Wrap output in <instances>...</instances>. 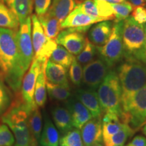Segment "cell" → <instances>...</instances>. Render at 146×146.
<instances>
[{
	"mask_svg": "<svg viewBox=\"0 0 146 146\" xmlns=\"http://www.w3.org/2000/svg\"><path fill=\"white\" fill-rule=\"evenodd\" d=\"M132 12L131 16L137 23L141 25L146 23V8H144L143 5L136 6Z\"/></svg>",
	"mask_w": 146,
	"mask_h": 146,
	"instance_id": "obj_41",
	"label": "cell"
},
{
	"mask_svg": "<svg viewBox=\"0 0 146 146\" xmlns=\"http://www.w3.org/2000/svg\"><path fill=\"white\" fill-rule=\"evenodd\" d=\"M66 105L70 113L72 126L74 128L81 129L87 121L93 118L89 110L77 99H68Z\"/></svg>",
	"mask_w": 146,
	"mask_h": 146,
	"instance_id": "obj_13",
	"label": "cell"
},
{
	"mask_svg": "<svg viewBox=\"0 0 146 146\" xmlns=\"http://www.w3.org/2000/svg\"><path fill=\"white\" fill-rule=\"evenodd\" d=\"M79 5L81 10L85 14H88L91 17L100 20V21H104V20L100 18L99 15H98V10H97L96 3L94 1H93V0H84L83 2L79 3Z\"/></svg>",
	"mask_w": 146,
	"mask_h": 146,
	"instance_id": "obj_39",
	"label": "cell"
},
{
	"mask_svg": "<svg viewBox=\"0 0 146 146\" xmlns=\"http://www.w3.org/2000/svg\"><path fill=\"white\" fill-rule=\"evenodd\" d=\"M46 64L43 65L36 78L34 91V101L39 108L44 107L47 100L46 77L45 70Z\"/></svg>",
	"mask_w": 146,
	"mask_h": 146,
	"instance_id": "obj_24",
	"label": "cell"
},
{
	"mask_svg": "<svg viewBox=\"0 0 146 146\" xmlns=\"http://www.w3.org/2000/svg\"><path fill=\"white\" fill-rule=\"evenodd\" d=\"M47 62H42L34 58L29 69L23 76L21 85V95L23 101L27 106L33 110L37 106L34 101V91L37 76L43 65L46 64Z\"/></svg>",
	"mask_w": 146,
	"mask_h": 146,
	"instance_id": "obj_10",
	"label": "cell"
},
{
	"mask_svg": "<svg viewBox=\"0 0 146 146\" xmlns=\"http://www.w3.org/2000/svg\"><path fill=\"white\" fill-rule=\"evenodd\" d=\"M58 43H56V40L48 39L46 43L43 45L41 50L37 54L34 56V58L41 60L42 62H47L52 52L57 47Z\"/></svg>",
	"mask_w": 146,
	"mask_h": 146,
	"instance_id": "obj_37",
	"label": "cell"
},
{
	"mask_svg": "<svg viewBox=\"0 0 146 146\" xmlns=\"http://www.w3.org/2000/svg\"><path fill=\"white\" fill-rule=\"evenodd\" d=\"M117 74L122 89L123 107L135 93L146 85V64L135 59L127 60L118 68Z\"/></svg>",
	"mask_w": 146,
	"mask_h": 146,
	"instance_id": "obj_3",
	"label": "cell"
},
{
	"mask_svg": "<svg viewBox=\"0 0 146 146\" xmlns=\"http://www.w3.org/2000/svg\"><path fill=\"white\" fill-rule=\"evenodd\" d=\"M69 69V76L72 83L76 86L81 85L83 79V69L82 66L76 58L74 57Z\"/></svg>",
	"mask_w": 146,
	"mask_h": 146,
	"instance_id": "obj_36",
	"label": "cell"
},
{
	"mask_svg": "<svg viewBox=\"0 0 146 146\" xmlns=\"http://www.w3.org/2000/svg\"><path fill=\"white\" fill-rule=\"evenodd\" d=\"M0 126H1V121H0Z\"/></svg>",
	"mask_w": 146,
	"mask_h": 146,
	"instance_id": "obj_50",
	"label": "cell"
},
{
	"mask_svg": "<svg viewBox=\"0 0 146 146\" xmlns=\"http://www.w3.org/2000/svg\"><path fill=\"white\" fill-rule=\"evenodd\" d=\"M46 81L56 85L69 87L66 68L62 66L48 60L45 70Z\"/></svg>",
	"mask_w": 146,
	"mask_h": 146,
	"instance_id": "obj_17",
	"label": "cell"
},
{
	"mask_svg": "<svg viewBox=\"0 0 146 146\" xmlns=\"http://www.w3.org/2000/svg\"><path fill=\"white\" fill-rule=\"evenodd\" d=\"M91 27V25L66 28L56 36V43L63 46L71 54L77 56L85 46L87 40L85 35Z\"/></svg>",
	"mask_w": 146,
	"mask_h": 146,
	"instance_id": "obj_9",
	"label": "cell"
},
{
	"mask_svg": "<svg viewBox=\"0 0 146 146\" xmlns=\"http://www.w3.org/2000/svg\"><path fill=\"white\" fill-rule=\"evenodd\" d=\"M143 27H144V29H146V23L145 24V25H143Z\"/></svg>",
	"mask_w": 146,
	"mask_h": 146,
	"instance_id": "obj_48",
	"label": "cell"
},
{
	"mask_svg": "<svg viewBox=\"0 0 146 146\" xmlns=\"http://www.w3.org/2000/svg\"><path fill=\"white\" fill-rule=\"evenodd\" d=\"M31 23L33 25V46L35 56L39 52L42 47L46 43L48 39L45 35L44 31L39 21V18L36 14H33L31 16Z\"/></svg>",
	"mask_w": 146,
	"mask_h": 146,
	"instance_id": "obj_25",
	"label": "cell"
},
{
	"mask_svg": "<svg viewBox=\"0 0 146 146\" xmlns=\"http://www.w3.org/2000/svg\"><path fill=\"white\" fill-rule=\"evenodd\" d=\"M122 89L120 80L116 71H108L100 85L98 96L103 113L116 114L121 120Z\"/></svg>",
	"mask_w": 146,
	"mask_h": 146,
	"instance_id": "obj_4",
	"label": "cell"
},
{
	"mask_svg": "<svg viewBox=\"0 0 146 146\" xmlns=\"http://www.w3.org/2000/svg\"><path fill=\"white\" fill-rule=\"evenodd\" d=\"M145 1H146V0H145Z\"/></svg>",
	"mask_w": 146,
	"mask_h": 146,
	"instance_id": "obj_51",
	"label": "cell"
},
{
	"mask_svg": "<svg viewBox=\"0 0 146 146\" xmlns=\"http://www.w3.org/2000/svg\"><path fill=\"white\" fill-rule=\"evenodd\" d=\"M31 111L23 101L21 93L16 95L12 106L1 117V123L13 132L15 146H37L29 130V116Z\"/></svg>",
	"mask_w": 146,
	"mask_h": 146,
	"instance_id": "obj_2",
	"label": "cell"
},
{
	"mask_svg": "<svg viewBox=\"0 0 146 146\" xmlns=\"http://www.w3.org/2000/svg\"><path fill=\"white\" fill-rule=\"evenodd\" d=\"M109 70V67L101 58L92 60L84 66L83 81L90 89L96 90L99 87Z\"/></svg>",
	"mask_w": 146,
	"mask_h": 146,
	"instance_id": "obj_11",
	"label": "cell"
},
{
	"mask_svg": "<svg viewBox=\"0 0 146 146\" xmlns=\"http://www.w3.org/2000/svg\"><path fill=\"white\" fill-rule=\"evenodd\" d=\"M95 1H96V0H95ZM103 1H106L110 3H118L123 2V1H125V0H103Z\"/></svg>",
	"mask_w": 146,
	"mask_h": 146,
	"instance_id": "obj_45",
	"label": "cell"
},
{
	"mask_svg": "<svg viewBox=\"0 0 146 146\" xmlns=\"http://www.w3.org/2000/svg\"><path fill=\"white\" fill-rule=\"evenodd\" d=\"M99 22L102 21L85 14L81 9L80 5L78 4L64 20L61 23V27L62 29H66L70 27L90 26Z\"/></svg>",
	"mask_w": 146,
	"mask_h": 146,
	"instance_id": "obj_15",
	"label": "cell"
},
{
	"mask_svg": "<svg viewBox=\"0 0 146 146\" xmlns=\"http://www.w3.org/2000/svg\"><path fill=\"white\" fill-rule=\"evenodd\" d=\"M40 144L43 146H58L60 143L59 133L50 118H46L44 127L39 139Z\"/></svg>",
	"mask_w": 146,
	"mask_h": 146,
	"instance_id": "obj_23",
	"label": "cell"
},
{
	"mask_svg": "<svg viewBox=\"0 0 146 146\" xmlns=\"http://www.w3.org/2000/svg\"><path fill=\"white\" fill-rule=\"evenodd\" d=\"M141 131H142V133H143V134L146 136V123L143 125V128H142Z\"/></svg>",
	"mask_w": 146,
	"mask_h": 146,
	"instance_id": "obj_46",
	"label": "cell"
},
{
	"mask_svg": "<svg viewBox=\"0 0 146 146\" xmlns=\"http://www.w3.org/2000/svg\"><path fill=\"white\" fill-rule=\"evenodd\" d=\"M129 1L134 7L145 5V0H129Z\"/></svg>",
	"mask_w": 146,
	"mask_h": 146,
	"instance_id": "obj_44",
	"label": "cell"
},
{
	"mask_svg": "<svg viewBox=\"0 0 146 146\" xmlns=\"http://www.w3.org/2000/svg\"><path fill=\"white\" fill-rule=\"evenodd\" d=\"M145 41V31L132 16L124 20L123 29V56L127 60L135 59L136 55L143 48Z\"/></svg>",
	"mask_w": 146,
	"mask_h": 146,
	"instance_id": "obj_6",
	"label": "cell"
},
{
	"mask_svg": "<svg viewBox=\"0 0 146 146\" xmlns=\"http://www.w3.org/2000/svg\"><path fill=\"white\" fill-rule=\"evenodd\" d=\"M52 115L56 127L62 134H65L72 129V118L67 108L55 107L52 110Z\"/></svg>",
	"mask_w": 146,
	"mask_h": 146,
	"instance_id": "obj_21",
	"label": "cell"
},
{
	"mask_svg": "<svg viewBox=\"0 0 146 146\" xmlns=\"http://www.w3.org/2000/svg\"><path fill=\"white\" fill-rule=\"evenodd\" d=\"M3 2L15 14L20 24L32 14L33 0H3Z\"/></svg>",
	"mask_w": 146,
	"mask_h": 146,
	"instance_id": "obj_18",
	"label": "cell"
},
{
	"mask_svg": "<svg viewBox=\"0 0 146 146\" xmlns=\"http://www.w3.org/2000/svg\"><path fill=\"white\" fill-rule=\"evenodd\" d=\"M61 146H83L81 131L78 129H72L64 134L60 139Z\"/></svg>",
	"mask_w": 146,
	"mask_h": 146,
	"instance_id": "obj_34",
	"label": "cell"
},
{
	"mask_svg": "<svg viewBox=\"0 0 146 146\" xmlns=\"http://www.w3.org/2000/svg\"><path fill=\"white\" fill-rule=\"evenodd\" d=\"M74 56L71 54L68 50L62 45H57L56 48L50 56V61L62 66L65 68L68 69L72 63Z\"/></svg>",
	"mask_w": 146,
	"mask_h": 146,
	"instance_id": "obj_29",
	"label": "cell"
},
{
	"mask_svg": "<svg viewBox=\"0 0 146 146\" xmlns=\"http://www.w3.org/2000/svg\"><path fill=\"white\" fill-rule=\"evenodd\" d=\"M113 146H120V145H113Z\"/></svg>",
	"mask_w": 146,
	"mask_h": 146,
	"instance_id": "obj_49",
	"label": "cell"
},
{
	"mask_svg": "<svg viewBox=\"0 0 146 146\" xmlns=\"http://www.w3.org/2000/svg\"><path fill=\"white\" fill-rule=\"evenodd\" d=\"M37 17L47 39H56L62 29L61 23L48 10L43 15Z\"/></svg>",
	"mask_w": 146,
	"mask_h": 146,
	"instance_id": "obj_22",
	"label": "cell"
},
{
	"mask_svg": "<svg viewBox=\"0 0 146 146\" xmlns=\"http://www.w3.org/2000/svg\"><path fill=\"white\" fill-rule=\"evenodd\" d=\"M20 23L15 14L0 0V27L18 30Z\"/></svg>",
	"mask_w": 146,
	"mask_h": 146,
	"instance_id": "obj_26",
	"label": "cell"
},
{
	"mask_svg": "<svg viewBox=\"0 0 146 146\" xmlns=\"http://www.w3.org/2000/svg\"><path fill=\"white\" fill-rule=\"evenodd\" d=\"M124 21L113 24L112 33L109 39L103 46L98 47L100 57L109 68L118 63L123 57V29Z\"/></svg>",
	"mask_w": 146,
	"mask_h": 146,
	"instance_id": "obj_7",
	"label": "cell"
},
{
	"mask_svg": "<svg viewBox=\"0 0 146 146\" xmlns=\"http://www.w3.org/2000/svg\"><path fill=\"white\" fill-rule=\"evenodd\" d=\"M121 121L127 123L135 131L146 123V85L133 95L122 107Z\"/></svg>",
	"mask_w": 146,
	"mask_h": 146,
	"instance_id": "obj_5",
	"label": "cell"
},
{
	"mask_svg": "<svg viewBox=\"0 0 146 146\" xmlns=\"http://www.w3.org/2000/svg\"><path fill=\"white\" fill-rule=\"evenodd\" d=\"M42 146H43V145H42Z\"/></svg>",
	"mask_w": 146,
	"mask_h": 146,
	"instance_id": "obj_52",
	"label": "cell"
},
{
	"mask_svg": "<svg viewBox=\"0 0 146 146\" xmlns=\"http://www.w3.org/2000/svg\"><path fill=\"white\" fill-rule=\"evenodd\" d=\"M29 127L33 139L38 143L42 131V116L38 106L35 108L29 114Z\"/></svg>",
	"mask_w": 146,
	"mask_h": 146,
	"instance_id": "obj_27",
	"label": "cell"
},
{
	"mask_svg": "<svg viewBox=\"0 0 146 146\" xmlns=\"http://www.w3.org/2000/svg\"><path fill=\"white\" fill-rule=\"evenodd\" d=\"M79 3L78 0H52L48 11L62 23Z\"/></svg>",
	"mask_w": 146,
	"mask_h": 146,
	"instance_id": "obj_19",
	"label": "cell"
},
{
	"mask_svg": "<svg viewBox=\"0 0 146 146\" xmlns=\"http://www.w3.org/2000/svg\"><path fill=\"white\" fill-rule=\"evenodd\" d=\"M12 90L0 78V117L10 108L15 98Z\"/></svg>",
	"mask_w": 146,
	"mask_h": 146,
	"instance_id": "obj_30",
	"label": "cell"
},
{
	"mask_svg": "<svg viewBox=\"0 0 146 146\" xmlns=\"http://www.w3.org/2000/svg\"><path fill=\"white\" fill-rule=\"evenodd\" d=\"M46 88L50 98L56 101H67L71 96L70 86L56 85L46 81Z\"/></svg>",
	"mask_w": 146,
	"mask_h": 146,
	"instance_id": "obj_31",
	"label": "cell"
},
{
	"mask_svg": "<svg viewBox=\"0 0 146 146\" xmlns=\"http://www.w3.org/2000/svg\"><path fill=\"white\" fill-rule=\"evenodd\" d=\"M114 14V23L125 20L130 15L134 6L129 1H123L118 3H112Z\"/></svg>",
	"mask_w": 146,
	"mask_h": 146,
	"instance_id": "obj_33",
	"label": "cell"
},
{
	"mask_svg": "<svg viewBox=\"0 0 146 146\" xmlns=\"http://www.w3.org/2000/svg\"><path fill=\"white\" fill-rule=\"evenodd\" d=\"M17 31L0 27V78L15 95L21 92L25 74L20 62Z\"/></svg>",
	"mask_w": 146,
	"mask_h": 146,
	"instance_id": "obj_1",
	"label": "cell"
},
{
	"mask_svg": "<svg viewBox=\"0 0 146 146\" xmlns=\"http://www.w3.org/2000/svg\"><path fill=\"white\" fill-rule=\"evenodd\" d=\"M113 23L110 21L99 22L89 29L88 39L96 46H103L111 35Z\"/></svg>",
	"mask_w": 146,
	"mask_h": 146,
	"instance_id": "obj_16",
	"label": "cell"
},
{
	"mask_svg": "<svg viewBox=\"0 0 146 146\" xmlns=\"http://www.w3.org/2000/svg\"><path fill=\"white\" fill-rule=\"evenodd\" d=\"M52 0H33L36 15L40 16L46 13L50 8Z\"/></svg>",
	"mask_w": 146,
	"mask_h": 146,
	"instance_id": "obj_40",
	"label": "cell"
},
{
	"mask_svg": "<svg viewBox=\"0 0 146 146\" xmlns=\"http://www.w3.org/2000/svg\"><path fill=\"white\" fill-rule=\"evenodd\" d=\"M97 54H98L97 46L93 44L88 39V38H87L85 47L82 50V52L77 55L76 59L81 64V65L85 66L94 60Z\"/></svg>",
	"mask_w": 146,
	"mask_h": 146,
	"instance_id": "obj_32",
	"label": "cell"
},
{
	"mask_svg": "<svg viewBox=\"0 0 146 146\" xmlns=\"http://www.w3.org/2000/svg\"><path fill=\"white\" fill-rule=\"evenodd\" d=\"M145 44H144L143 48L141 49V50L136 55L135 60H137L138 61L141 62L142 63L146 64V29H145Z\"/></svg>",
	"mask_w": 146,
	"mask_h": 146,
	"instance_id": "obj_43",
	"label": "cell"
},
{
	"mask_svg": "<svg viewBox=\"0 0 146 146\" xmlns=\"http://www.w3.org/2000/svg\"><path fill=\"white\" fill-rule=\"evenodd\" d=\"M102 123L104 142L108 141L113 135L117 133L125 124L121 121L118 115L111 112L105 113L102 119Z\"/></svg>",
	"mask_w": 146,
	"mask_h": 146,
	"instance_id": "obj_20",
	"label": "cell"
},
{
	"mask_svg": "<svg viewBox=\"0 0 146 146\" xmlns=\"http://www.w3.org/2000/svg\"><path fill=\"white\" fill-rule=\"evenodd\" d=\"M125 146H146V137L139 135Z\"/></svg>",
	"mask_w": 146,
	"mask_h": 146,
	"instance_id": "obj_42",
	"label": "cell"
},
{
	"mask_svg": "<svg viewBox=\"0 0 146 146\" xmlns=\"http://www.w3.org/2000/svg\"><path fill=\"white\" fill-rule=\"evenodd\" d=\"M31 25V18L29 17L25 22L20 24L16 34L20 62L25 72L29 70L34 58Z\"/></svg>",
	"mask_w": 146,
	"mask_h": 146,
	"instance_id": "obj_8",
	"label": "cell"
},
{
	"mask_svg": "<svg viewBox=\"0 0 146 146\" xmlns=\"http://www.w3.org/2000/svg\"><path fill=\"white\" fill-rule=\"evenodd\" d=\"M95 146H103V145H102L101 143H99V144H98V145H95Z\"/></svg>",
	"mask_w": 146,
	"mask_h": 146,
	"instance_id": "obj_47",
	"label": "cell"
},
{
	"mask_svg": "<svg viewBox=\"0 0 146 146\" xmlns=\"http://www.w3.org/2000/svg\"><path fill=\"white\" fill-rule=\"evenodd\" d=\"M15 142L14 135L5 124L0 126V146H12Z\"/></svg>",
	"mask_w": 146,
	"mask_h": 146,
	"instance_id": "obj_38",
	"label": "cell"
},
{
	"mask_svg": "<svg viewBox=\"0 0 146 146\" xmlns=\"http://www.w3.org/2000/svg\"><path fill=\"white\" fill-rule=\"evenodd\" d=\"M76 99L89 110L93 118H102L103 114L98 94L93 89H79L76 92Z\"/></svg>",
	"mask_w": 146,
	"mask_h": 146,
	"instance_id": "obj_14",
	"label": "cell"
},
{
	"mask_svg": "<svg viewBox=\"0 0 146 146\" xmlns=\"http://www.w3.org/2000/svg\"><path fill=\"white\" fill-rule=\"evenodd\" d=\"M81 137L85 146H95L103 141L102 118H91L81 128Z\"/></svg>",
	"mask_w": 146,
	"mask_h": 146,
	"instance_id": "obj_12",
	"label": "cell"
},
{
	"mask_svg": "<svg viewBox=\"0 0 146 146\" xmlns=\"http://www.w3.org/2000/svg\"><path fill=\"white\" fill-rule=\"evenodd\" d=\"M95 3L100 18H102L104 21L114 20L115 17L112 3H110L103 0H96Z\"/></svg>",
	"mask_w": 146,
	"mask_h": 146,
	"instance_id": "obj_35",
	"label": "cell"
},
{
	"mask_svg": "<svg viewBox=\"0 0 146 146\" xmlns=\"http://www.w3.org/2000/svg\"><path fill=\"white\" fill-rule=\"evenodd\" d=\"M135 133L133 129L128 124L125 123L122 129H120L117 133L111 137L108 140L104 142L106 146L120 145L124 146V144L127 139Z\"/></svg>",
	"mask_w": 146,
	"mask_h": 146,
	"instance_id": "obj_28",
	"label": "cell"
}]
</instances>
